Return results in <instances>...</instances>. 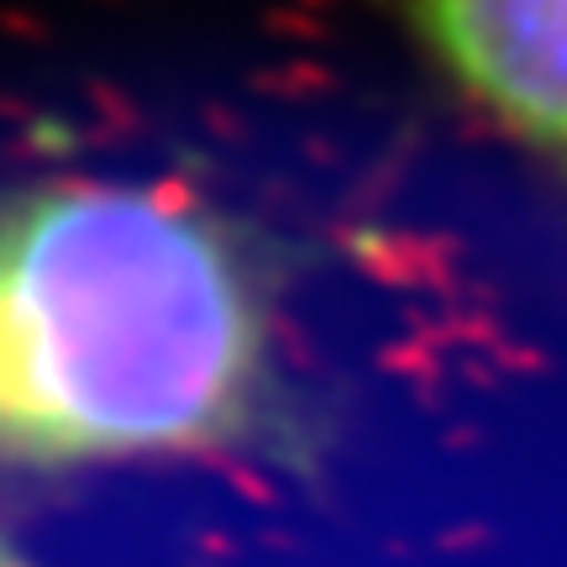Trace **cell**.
I'll return each instance as SVG.
<instances>
[{
	"instance_id": "6da1fadb",
	"label": "cell",
	"mask_w": 567,
	"mask_h": 567,
	"mask_svg": "<svg viewBox=\"0 0 567 567\" xmlns=\"http://www.w3.org/2000/svg\"><path fill=\"white\" fill-rule=\"evenodd\" d=\"M274 394V284L189 189L42 179L0 195V457L200 452Z\"/></svg>"
},
{
	"instance_id": "7a4b0ae2",
	"label": "cell",
	"mask_w": 567,
	"mask_h": 567,
	"mask_svg": "<svg viewBox=\"0 0 567 567\" xmlns=\"http://www.w3.org/2000/svg\"><path fill=\"white\" fill-rule=\"evenodd\" d=\"M405 17L467 101L567 158V0H405Z\"/></svg>"
}]
</instances>
